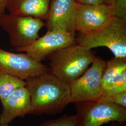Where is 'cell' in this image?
Segmentation results:
<instances>
[{"instance_id":"6da1fadb","label":"cell","mask_w":126,"mask_h":126,"mask_svg":"<svg viewBox=\"0 0 126 126\" xmlns=\"http://www.w3.org/2000/svg\"><path fill=\"white\" fill-rule=\"evenodd\" d=\"M25 81L31 96V113H59L70 103L69 85L50 72L29 78Z\"/></svg>"},{"instance_id":"7a4b0ae2","label":"cell","mask_w":126,"mask_h":126,"mask_svg":"<svg viewBox=\"0 0 126 126\" xmlns=\"http://www.w3.org/2000/svg\"><path fill=\"white\" fill-rule=\"evenodd\" d=\"M91 50L79 45L69 46L51 54L50 72L70 85L86 72L94 60Z\"/></svg>"},{"instance_id":"3957f363","label":"cell","mask_w":126,"mask_h":126,"mask_svg":"<svg viewBox=\"0 0 126 126\" xmlns=\"http://www.w3.org/2000/svg\"><path fill=\"white\" fill-rule=\"evenodd\" d=\"M76 41L78 45L90 50L107 47L115 58H126V21L114 16L100 29L80 33Z\"/></svg>"},{"instance_id":"277c9868","label":"cell","mask_w":126,"mask_h":126,"mask_svg":"<svg viewBox=\"0 0 126 126\" xmlns=\"http://www.w3.org/2000/svg\"><path fill=\"white\" fill-rule=\"evenodd\" d=\"M75 104L77 126H101L110 122L124 123L126 110L101 97Z\"/></svg>"},{"instance_id":"5b68a950","label":"cell","mask_w":126,"mask_h":126,"mask_svg":"<svg viewBox=\"0 0 126 126\" xmlns=\"http://www.w3.org/2000/svg\"><path fill=\"white\" fill-rule=\"evenodd\" d=\"M45 25L39 18L9 13L0 16V27L8 34L9 44L16 49L32 44L39 37V31Z\"/></svg>"},{"instance_id":"8992f818","label":"cell","mask_w":126,"mask_h":126,"mask_svg":"<svg viewBox=\"0 0 126 126\" xmlns=\"http://www.w3.org/2000/svg\"><path fill=\"white\" fill-rule=\"evenodd\" d=\"M106 62L95 57L91 67L81 76L69 85L71 94L70 103H77L94 100L103 94L101 79Z\"/></svg>"},{"instance_id":"52a82bcc","label":"cell","mask_w":126,"mask_h":126,"mask_svg":"<svg viewBox=\"0 0 126 126\" xmlns=\"http://www.w3.org/2000/svg\"><path fill=\"white\" fill-rule=\"evenodd\" d=\"M0 71L24 80L50 72V69L26 53H15L0 48Z\"/></svg>"},{"instance_id":"ba28073f","label":"cell","mask_w":126,"mask_h":126,"mask_svg":"<svg viewBox=\"0 0 126 126\" xmlns=\"http://www.w3.org/2000/svg\"><path fill=\"white\" fill-rule=\"evenodd\" d=\"M75 41V33L55 30L47 31L31 45L16 50L24 52L36 61L41 62L56 51L74 44Z\"/></svg>"},{"instance_id":"9c48e42d","label":"cell","mask_w":126,"mask_h":126,"mask_svg":"<svg viewBox=\"0 0 126 126\" xmlns=\"http://www.w3.org/2000/svg\"><path fill=\"white\" fill-rule=\"evenodd\" d=\"M113 16L112 5H77L76 31L80 33L94 32L104 27Z\"/></svg>"},{"instance_id":"30bf717a","label":"cell","mask_w":126,"mask_h":126,"mask_svg":"<svg viewBox=\"0 0 126 126\" xmlns=\"http://www.w3.org/2000/svg\"><path fill=\"white\" fill-rule=\"evenodd\" d=\"M77 5L75 0H51L46 18L47 31L76 32Z\"/></svg>"},{"instance_id":"8fae6325","label":"cell","mask_w":126,"mask_h":126,"mask_svg":"<svg viewBox=\"0 0 126 126\" xmlns=\"http://www.w3.org/2000/svg\"><path fill=\"white\" fill-rule=\"evenodd\" d=\"M1 103L0 124H9L16 118L24 117L31 112V96L25 86L14 91Z\"/></svg>"},{"instance_id":"7c38bea8","label":"cell","mask_w":126,"mask_h":126,"mask_svg":"<svg viewBox=\"0 0 126 126\" xmlns=\"http://www.w3.org/2000/svg\"><path fill=\"white\" fill-rule=\"evenodd\" d=\"M51 0H7L6 9L9 14L46 19Z\"/></svg>"},{"instance_id":"4fadbf2b","label":"cell","mask_w":126,"mask_h":126,"mask_svg":"<svg viewBox=\"0 0 126 126\" xmlns=\"http://www.w3.org/2000/svg\"><path fill=\"white\" fill-rule=\"evenodd\" d=\"M126 71V58L115 57L106 62L101 79L103 91L117 80Z\"/></svg>"},{"instance_id":"5bb4252c","label":"cell","mask_w":126,"mask_h":126,"mask_svg":"<svg viewBox=\"0 0 126 126\" xmlns=\"http://www.w3.org/2000/svg\"><path fill=\"white\" fill-rule=\"evenodd\" d=\"M25 85V80L0 71V100L1 103L14 91Z\"/></svg>"},{"instance_id":"9a60e30c","label":"cell","mask_w":126,"mask_h":126,"mask_svg":"<svg viewBox=\"0 0 126 126\" xmlns=\"http://www.w3.org/2000/svg\"><path fill=\"white\" fill-rule=\"evenodd\" d=\"M126 92V71L108 88L103 90L102 96H109Z\"/></svg>"},{"instance_id":"2e32d148","label":"cell","mask_w":126,"mask_h":126,"mask_svg":"<svg viewBox=\"0 0 126 126\" xmlns=\"http://www.w3.org/2000/svg\"><path fill=\"white\" fill-rule=\"evenodd\" d=\"M38 126H77L76 115L65 114L57 119L48 121Z\"/></svg>"},{"instance_id":"e0dca14e","label":"cell","mask_w":126,"mask_h":126,"mask_svg":"<svg viewBox=\"0 0 126 126\" xmlns=\"http://www.w3.org/2000/svg\"><path fill=\"white\" fill-rule=\"evenodd\" d=\"M112 5L114 16L126 21V0H114Z\"/></svg>"},{"instance_id":"ac0fdd59","label":"cell","mask_w":126,"mask_h":126,"mask_svg":"<svg viewBox=\"0 0 126 126\" xmlns=\"http://www.w3.org/2000/svg\"><path fill=\"white\" fill-rule=\"evenodd\" d=\"M102 97L112 103L121 106L124 108H126V92L109 96Z\"/></svg>"},{"instance_id":"d6986e66","label":"cell","mask_w":126,"mask_h":126,"mask_svg":"<svg viewBox=\"0 0 126 126\" xmlns=\"http://www.w3.org/2000/svg\"><path fill=\"white\" fill-rule=\"evenodd\" d=\"M75 1L83 4L96 5L103 3V0H75Z\"/></svg>"},{"instance_id":"ffe728a7","label":"cell","mask_w":126,"mask_h":126,"mask_svg":"<svg viewBox=\"0 0 126 126\" xmlns=\"http://www.w3.org/2000/svg\"><path fill=\"white\" fill-rule=\"evenodd\" d=\"M7 0H0V16L4 14L6 10V4Z\"/></svg>"},{"instance_id":"44dd1931","label":"cell","mask_w":126,"mask_h":126,"mask_svg":"<svg viewBox=\"0 0 126 126\" xmlns=\"http://www.w3.org/2000/svg\"><path fill=\"white\" fill-rule=\"evenodd\" d=\"M114 0H103L104 3L108 5H113Z\"/></svg>"},{"instance_id":"7402d4cb","label":"cell","mask_w":126,"mask_h":126,"mask_svg":"<svg viewBox=\"0 0 126 126\" xmlns=\"http://www.w3.org/2000/svg\"><path fill=\"white\" fill-rule=\"evenodd\" d=\"M112 122L113 123H112L109 126H119V125H118L116 123H114V122Z\"/></svg>"},{"instance_id":"603a6c76","label":"cell","mask_w":126,"mask_h":126,"mask_svg":"<svg viewBox=\"0 0 126 126\" xmlns=\"http://www.w3.org/2000/svg\"><path fill=\"white\" fill-rule=\"evenodd\" d=\"M0 126H9V124H0Z\"/></svg>"},{"instance_id":"cb8c5ba5","label":"cell","mask_w":126,"mask_h":126,"mask_svg":"<svg viewBox=\"0 0 126 126\" xmlns=\"http://www.w3.org/2000/svg\"></svg>"}]
</instances>
